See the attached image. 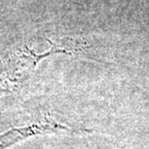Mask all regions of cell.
<instances>
[{
	"mask_svg": "<svg viewBox=\"0 0 149 149\" xmlns=\"http://www.w3.org/2000/svg\"><path fill=\"white\" fill-rule=\"evenodd\" d=\"M57 129H64V127L57 124H45V125H34L29 128L23 129H16L13 132L7 133V135L0 136V149L4 148L8 145L16 142L17 139H22L28 136L35 135L38 132H52Z\"/></svg>",
	"mask_w": 149,
	"mask_h": 149,
	"instance_id": "cell-1",
	"label": "cell"
}]
</instances>
